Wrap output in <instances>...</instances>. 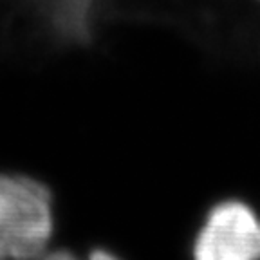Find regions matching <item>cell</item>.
<instances>
[{
    "label": "cell",
    "mask_w": 260,
    "mask_h": 260,
    "mask_svg": "<svg viewBox=\"0 0 260 260\" xmlns=\"http://www.w3.org/2000/svg\"><path fill=\"white\" fill-rule=\"evenodd\" d=\"M56 206L49 186L0 168V260H37L53 248Z\"/></svg>",
    "instance_id": "cell-1"
},
{
    "label": "cell",
    "mask_w": 260,
    "mask_h": 260,
    "mask_svg": "<svg viewBox=\"0 0 260 260\" xmlns=\"http://www.w3.org/2000/svg\"><path fill=\"white\" fill-rule=\"evenodd\" d=\"M193 260H260V215L239 199L220 201L197 230Z\"/></svg>",
    "instance_id": "cell-2"
},
{
    "label": "cell",
    "mask_w": 260,
    "mask_h": 260,
    "mask_svg": "<svg viewBox=\"0 0 260 260\" xmlns=\"http://www.w3.org/2000/svg\"><path fill=\"white\" fill-rule=\"evenodd\" d=\"M65 37L85 32L87 13L90 0H27Z\"/></svg>",
    "instance_id": "cell-3"
},
{
    "label": "cell",
    "mask_w": 260,
    "mask_h": 260,
    "mask_svg": "<svg viewBox=\"0 0 260 260\" xmlns=\"http://www.w3.org/2000/svg\"><path fill=\"white\" fill-rule=\"evenodd\" d=\"M37 260H119L114 253L107 251V249H92L89 255H78V253L71 251V249L63 248H49L44 255H40Z\"/></svg>",
    "instance_id": "cell-4"
}]
</instances>
